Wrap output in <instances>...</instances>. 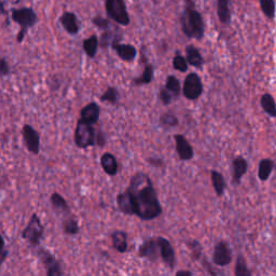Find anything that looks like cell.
I'll return each instance as SVG.
<instances>
[{"instance_id": "d6986e66", "label": "cell", "mask_w": 276, "mask_h": 276, "mask_svg": "<svg viewBox=\"0 0 276 276\" xmlns=\"http://www.w3.org/2000/svg\"><path fill=\"white\" fill-rule=\"evenodd\" d=\"M111 243L112 247L119 254H124L128 249L127 243V233L122 230H116L111 234Z\"/></svg>"}, {"instance_id": "5b68a950", "label": "cell", "mask_w": 276, "mask_h": 276, "mask_svg": "<svg viewBox=\"0 0 276 276\" xmlns=\"http://www.w3.org/2000/svg\"><path fill=\"white\" fill-rule=\"evenodd\" d=\"M75 144L78 148L85 149L96 144V133L92 124L78 120L75 129Z\"/></svg>"}, {"instance_id": "f35d334b", "label": "cell", "mask_w": 276, "mask_h": 276, "mask_svg": "<svg viewBox=\"0 0 276 276\" xmlns=\"http://www.w3.org/2000/svg\"><path fill=\"white\" fill-rule=\"evenodd\" d=\"M10 74V66L5 58H0V76H8Z\"/></svg>"}, {"instance_id": "1f68e13d", "label": "cell", "mask_w": 276, "mask_h": 276, "mask_svg": "<svg viewBox=\"0 0 276 276\" xmlns=\"http://www.w3.org/2000/svg\"><path fill=\"white\" fill-rule=\"evenodd\" d=\"M165 89H167L174 96H178L180 94L181 88H180V83L179 80L175 76H168L166 79L165 83Z\"/></svg>"}, {"instance_id": "d590c367", "label": "cell", "mask_w": 276, "mask_h": 276, "mask_svg": "<svg viewBox=\"0 0 276 276\" xmlns=\"http://www.w3.org/2000/svg\"><path fill=\"white\" fill-rule=\"evenodd\" d=\"M92 22L97 28H100L104 30H109L111 27V24H110L109 20L104 19V17H101V16H95Z\"/></svg>"}, {"instance_id": "ac0fdd59", "label": "cell", "mask_w": 276, "mask_h": 276, "mask_svg": "<svg viewBox=\"0 0 276 276\" xmlns=\"http://www.w3.org/2000/svg\"><path fill=\"white\" fill-rule=\"evenodd\" d=\"M59 22L62 24L64 29L71 34H77L80 30L79 21L73 12H65L59 17Z\"/></svg>"}, {"instance_id": "3957f363", "label": "cell", "mask_w": 276, "mask_h": 276, "mask_svg": "<svg viewBox=\"0 0 276 276\" xmlns=\"http://www.w3.org/2000/svg\"><path fill=\"white\" fill-rule=\"evenodd\" d=\"M12 21L20 25V31L17 33V42L22 43L28 29L37 24L38 17L31 8L23 7L20 9H13Z\"/></svg>"}, {"instance_id": "484cf974", "label": "cell", "mask_w": 276, "mask_h": 276, "mask_svg": "<svg viewBox=\"0 0 276 276\" xmlns=\"http://www.w3.org/2000/svg\"><path fill=\"white\" fill-rule=\"evenodd\" d=\"M153 75H154V69L151 64H148L145 66V71L142 76H140L136 79L133 80V84L135 85H145L149 84L153 80Z\"/></svg>"}, {"instance_id": "cb8c5ba5", "label": "cell", "mask_w": 276, "mask_h": 276, "mask_svg": "<svg viewBox=\"0 0 276 276\" xmlns=\"http://www.w3.org/2000/svg\"><path fill=\"white\" fill-rule=\"evenodd\" d=\"M187 53V62L194 67H201L203 64V58L198 50L192 46L187 47L186 49Z\"/></svg>"}, {"instance_id": "e575fe53", "label": "cell", "mask_w": 276, "mask_h": 276, "mask_svg": "<svg viewBox=\"0 0 276 276\" xmlns=\"http://www.w3.org/2000/svg\"><path fill=\"white\" fill-rule=\"evenodd\" d=\"M172 66H174L176 71L185 73V72H187V69H188V62H187V59L181 55H176L174 57V59H172Z\"/></svg>"}, {"instance_id": "f546056e", "label": "cell", "mask_w": 276, "mask_h": 276, "mask_svg": "<svg viewBox=\"0 0 276 276\" xmlns=\"http://www.w3.org/2000/svg\"><path fill=\"white\" fill-rule=\"evenodd\" d=\"M99 99L102 102H110L112 105H115V104H117L120 99L119 91L116 88H114V86H109V88L102 93Z\"/></svg>"}, {"instance_id": "836d02e7", "label": "cell", "mask_w": 276, "mask_h": 276, "mask_svg": "<svg viewBox=\"0 0 276 276\" xmlns=\"http://www.w3.org/2000/svg\"><path fill=\"white\" fill-rule=\"evenodd\" d=\"M160 123L164 127H174L178 124V119L171 114H164L160 119Z\"/></svg>"}, {"instance_id": "8fae6325", "label": "cell", "mask_w": 276, "mask_h": 276, "mask_svg": "<svg viewBox=\"0 0 276 276\" xmlns=\"http://www.w3.org/2000/svg\"><path fill=\"white\" fill-rule=\"evenodd\" d=\"M158 243L160 248V257L169 269H174L176 265V255L175 250L172 248L170 242L165 237L158 236Z\"/></svg>"}, {"instance_id": "9c48e42d", "label": "cell", "mask_w": 276, "mask_h": 276, "mask_svg": "<svg viewBox=\"0 0 276 276\" xmlns=\"http://www.w3.org/2000/svg\"><path fill=\"white\" fill-rule=\"evenodd\" d=\"M22 136L26 148L32 154L40 152V134L31 125L25 124L22 128Z\"/></svg>"}, {"instance_id": "d6a6232c", "label": "cell", "mask_w": 276, "mask_h": 276, "mask_svg": "<svg viewBox=\"0 0 276 276\" xmlns=\"http://www.w3.org/2000/svg\"><path fill=\"white\" fill-rule=\"evenodd\" d=\"M260 6L263 13L270 17V19H273L275 15V3L274 0H260Z\"/></svg>"}, {"instance_id": "9a60e30c", "label": "cell", "mask_w": 276, "mask_h": 276, "mask_svg": "<svg viewBox=\"0 0 276 276\" xmlns=\"http://www.w3.org/2000/svg\"><path fill=\"white\" fill-rule=\"evenodd\" d=\"M111 47L117 55L124 62H132L137 55V50L132 45H120L119 41H114L111 43Z\"/></svg>"}, {"instance_id": "ab89813d", "label": "cell", "mask_w": 276, "mask_h": 276, "mask_svg": "<svg viewBox=\"0 0 276 276\" xmlns=\"http://www.w3.org/2000/svg\"><path fill=\"white\" fill-rule=\"evenodd\" d=\"M150 164H152V165H155V166H161L163 162L161 159H148L147 160Z\"/></svg>"}, {"instance_id": "ffe728a7", "label": "cell", "mask_w": 276, "mask_h": 276, "mask_svg": "<svg viewBox=\"0 0 276 276\" xmlns=\"http://www.w3.org/2000/svg\"><path fill=\"white\" fill-rule=\"evenodd\" d=\"M62 226L63 232L67 235H76L80 231L79 223H78L77 218L72 214H68L65 216L62 221Z\"/></svg>"}, {"instance_id": "44dd1931", "label": "cell", "mask_w": 276, "mask_h": 276, "mask_svg": "<svg viewBox=\"0 0 276 276\" xmlns=\"http://www.w3.org/2000/svg\"><path fill=\"white\" fill-rule=\"evenodd\" d=\"M275 167V162L272 159H262L259 163L258 177L261 181H266L270 178Z\"/></svg>"}, {"instance_id": "7402d4cb", "label": "cell", "mask_w": 276, "mask_h": 276, "mask_svg": "<svg viewBox=\"0 0 276 276\" xmlns=\"http://www.w3.org/2000/svg\"><path fill=\"white\" fill-rule=\"evenodd\" d=\"M51 204L53 206L54 211H56L58 214H63L65 216L71 214V209H69L67 201L58 192H54L51 195Z\"/></svg>"}, {"instance_id": "277c9868", "label": "cell", "mask_w": 276, "mask_h": 276, "mask_svg": "<svg viewBox=\"0 0 276 276\" xmlns=\"http://www.w3.org/2000/svg\"><path fill=\"white\" fill-rule=\"evenodd\" d=\"M45 234V227L37 214H32L31 217L22 232V238L28 242V244L32 247L40 245L41 240Z\"/></svg>"}, {"instance_id": "7c38bea8", "label": "cell", "mask_w": 276, "mask_h": 276, "mask_svg": "<svg viewBox=\"0 0 276 276\" xmlns=\"http://www.w3.org/2000/svg\"><path fill=\"white\" fill-rule=\"evenodd\" d=\"M138 256L150 261H157L160 257V248L157 237L146 239L138 249Z\"/></svg>"}, {"instance_id": "f1b7e54d", "label": "cell", "mask_w": 276, "mask_h": 276, "mask_svg": "<svg viewBox=\"0 0 276 276\" xmlns=\"http://www.w3.org/2000/svg\"><path fill=\"white\" fill-rule=\"evenodd\" d=\"M188 247L190 249V256H191L193 261L201 260V257L203 255V248L200 242L197 239H190L188 242Z\"/></svg>"}, {"instance_id": "7a4b0ae2", "label": "cell", "mask_w": 276, "mask_h": 276, "mask_svg": "<svg viewBox=\"0 0 276 276\" xmlns=\"http://www.w3.org/2000/svg\"><path fill=\"white\" fill-rule=\"evenodd\" d=\"M183 30L190 38L201 39L204 34V24L201 14L196 10L191 0H187L185 12L181 17Z\"/></svg>"}, {"instance_id": "603a6c76", "label": "cell", "mask_w": 276, "mask_h": 276, "mask_svg": "<svg viewBox=\"0 0 276 276\" xmlns=\"http://www.w3.org/2000/svg\"><path fill=\"white\" fill-rule=\"evenodd\" d=\"M211 178L216 194L218 196H222L224 193V190H226V180H224L223 176L218 170L214 169L211 171Z\"/></svg>"}, {"instance_id": "5bb4252c", "label": "cell", "mask_w": 276, "mask_h": 276, "mask_svg": "<svg viewBox=\"0 0 276 276\" xmlns=\"http://www.w3.org/2000/svg\"><path fill=\"white\" fill-rule=\"evenodd\" d=\"M100 116V108L95 101L84 106L80 111V120L89 124H96Z\"/></svg>"}, {"instance_id": "e0dca14e", "label": "cell", "mask_w": 276, "mask_h": 276, "mask_svg": "<svg viewBox=\"0 0 276 276\" xmlns=\"http://www.w3.org/2000/svg\"><path fill=\"white\" fill-rule=\"evenodd\" d=\"M100 165L104 171L110 177H114L119 171V163L117 158L110 152L104 153L100 157Z\"/></svg>"}, {"instance_id": "ba28073f", "label": "cell", "mask_w": 276, "mask_h": 276, "mask_svg": "<svg viewBox=\"0 0 276 276\" xmlns=\"http://www.w3.org/2000/svg\"><path fill=\"white\" fill-rule=\"evenodd\" d=\"M38 256L43 266H45L47 276H63L62 265H60L55 256L52 255L49 250L41 248L38 252Z\"/></svg>"}, {"instance_id": "8992f818", "label": "cell", "mask_w": 276, "mask_h": 276, "mask_svg": "<svg viewBox=\"0 0 276 276\" xmlns=\"http://www.w3.org/2000/svg\"><path fill=\"white\" fill-rule=\"evenodd\" d=\"M105 9L107 15L117 24L127 26L131 22L124 0H106Z\"/></svg>"}, {"instance_id": "4fadbf2b", "label": "cell", "mask_w": 276, "mask_h": 276, "mask_svg": "<svg viewBox=\"0 0 276 276\" xmlns=\"http://www.w3.org/2000/svg\"><path fill=\"white\" fill-rule=\"evenodd\" d=\"M174 141L176 145V152L178 154V158L181 161L192 160L194 157L193 147L189 143L187 138L181 134H176L174 135Z\"/></svg>"}, {"instance_id": "74e56055", "label": "cell", "mask_w": 276, "mask_h": 276, "mask_svg": "<svg viewBox=\"0 0 276 276\" xmlns=\"http://www.w3.org/2000/svg\"><path fill=\"white\" fill-rule=\"evenodd\" d=\"M160 99L164 105H169L172 100V94L167 89H163L160 92Z\"/></svg>"}, {"instance_id": "4dcf8cb0", "label": "cell", "mask_w": 276, "mask_h": 276, "mask_svg": "<svg viewBox=\"0 0 276 276\" xmlns=\"http://www.w3.org/2000/svg\"><path fill=\"white\" fill-rule=\"evenodd\" d=\"M218 7V16L222 23H228L230 21V10H229V0H217Z\"/></svg>"}, {"instance_id": "60d3db41", "label": "cell", "mask_w": 276, "mask_h": 276, "mask_svg": "<svg viewBox=\"0 0 276 276\" xmlns=\"http://www.w3.org/2000/svg\"><path fill=\"white\" fill-rule=\"evenodd\" d=\"M176 276H193V275L189 270H179L176 273Z\"/></svg>"}, {"instance_id": "6da1fadb", "label": "cell", "mask_w": 276, "mask_h": 276, "mask_svg": "<svg viewBox=\"0 0 276 276\" xmlns=\"http://www.w3.org/2000/svg\"><path fill=\"white\" fill-rule=\"evenodd\" d=\"M126 191L131 198L133 216L149 221L162 215V206L152 180L145 172H136L129 180Z\"/></svg>"}, {"instance_id": "30bf717a", "label": "cell", "mask_w": 276, "mask_h": 276, "mask_svg": "<svg viewBox=\"0 0 276 276\" xmlns=\"http://www.w3.org/2000/svg\"><path fill=\"white\" fill-rule=\"evenodd\" d=\"M213 261L218 266L229 265L232 261V253L226 240H220L214 247Z\"/></svg>"}, {"instance_id": "83f0119b", "label": "cell", "mask_w": 276, "mask_h": 276, "mask_svg": "<svg viewBox=\"0 0 276 276\" xmlns=\"http://www.w3.org/2000/svg\"><path fill=\"white\" fill-rule=\"evenodd\" d=\"M234 275L235 276H253L252 271L248 269L247 262L244 256L238 255L236 258V262L234 266Z\"/></svg>"}, {"instance_id": "8d00e7d4", "label": "cell", "mask_w": 276, "mask_h": 276, "mask_svg": "<svg viewBox=\"0 0 276 276\" xmlns=\"http://www.w3.org/2000/svg\"><path fill=\"white\" fill-rule=\"evenodd\" d=\"M7 257H8V250L6 248L5 239H4L3 235L0 234V267H2V265L6 261Z\"/></svg>"}, {"instance_id": "52a82bcc", "label": "cell", "mask_w": 276, "mask_h": 276, "mask_svg": "<svg viewBox=\"0 0 276 276\" xmlns=\"http://www.w3.org/2000/svg\"><path fill=\"white\" fill-rule=\"evenodd\" d=\"M202 92L203 84L201 81V78L196 74L188 75L183 88V93L185 95V97L190 100H195L201 96Z\"/></svg>"}, {"instance_id": "2e32d148", "label": "cell", "mask_w": 276, "mask_h": 276, "mask_svg": "<svg viewBox=\"0 0 276 276\" xmlns=\"http://www.w3.org/2000/svg\"><path fill=\"white\" fill-rule=\"evenodd\" d=\"M232 168H233V174H232V180L233 184L238 186L240 184L242 178L247 172L248 169V163L246 159L243 157H236L234 160L232 161Z\"/></svg>"}, {"instance_id": "d4e9b609", "label": "cell", "mask_w": 276, "mask_h": 276, "mask_svg": "<svg viewBox=\"0 0 276 276\" xmlns=\"http://www.w3.org/2000/svg\"><path fill=\"white\" fill-rule=\"evenodd\" d=\"M97 48H98V38L97 36H95V34L83 41V50L85 52V54L91 58H93L95 55H96Z\"/></svg>"}, {"instance_id": "4316f807", "label": "cell", "mask_w": 276, "mask_h": 276, "mask_svg": "<svg viewBox=\"0 0 276 276\" xmlns=\"http://www.w3.org/2000/svg\"><path fill=\"white\" fill-rule=\"evenodd\" d=\"M261 106L267 115L272 118H276V104L272 95L264 94L261 97Z\"/></svg>"}]
</instances>
